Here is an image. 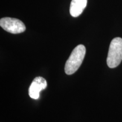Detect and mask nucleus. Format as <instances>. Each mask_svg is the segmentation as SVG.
I'll list each match as a JSON object with an SVG mask.
<instances>
[{"instance_id": "nucleus-1", "label": "nucleus", "mask_w": 122, "mask_h": 122, "mask_svg": "<svg viewBox=\"0 0 122 122\" xmlns=\"http://www.w3.org/2000/svg\"><path fill=\"white\" fill-rule=\"evenodd\" d=\"M86 49L83 45H79L72 50L66 61L65 71L67 75H72L79 69L85 57Z\"/></svg>"}, {"instance_id": "nucleus-2", "label": "nucleus", "mask_w": 122, "mask_h": 122, "mask_svg": "<svg viewBox=\"0 0 122 122\" xmlns=\"http://www.w3.org/2000/svg\"><path fill=\"white\" fill-rule=\"evenodd\" d=\"M122 61V39L115 37L111 41L107 58L109 67L114 68L120 65Z\"/></svg>"}, {"instance_id": "nucleus-3", "label": "nucleus", "mask_w": 122, "mask_h": 122, "mask_svg": "<svg viewBox=\"0 0 122 122\" xmlns=\"http://www.w3.org/2000/svg\"><path fill=\"white\" fill-rule=\"evenodd\" d=\"M0 25L6 31L13 34L23 32L25 30L24 24L16 18L5 17L0 20Z\"/></svg>"}, {"instance_id": "nucleus-4", "label": "nucleus", "mask_w": 122, "mask_h": 122, "mask_svg": "<svg viewBox=\"0 0 122 122\" xmlns=\"http://www.w3.org/2000/svg\"><path fill=\"white\" fill-rule=\"evenodd\" d=\"M47 86V81L41 76L34 79L28 90V94L31 98L37 100L40 97V93L42 90L45 89Z\"/></svg>"}, {"instance_id": "nucleus-5", "label": "nucleus", "mask_w": 122, "mask_h": 122, "mask_svg": "<svg viewBox=\"0 0 122 122\" xmlns=\"http://www.w3.org/2000/svg\"><path fill=\"white\" fill-rule=\"evenodd\" d=\"M87 5V0H72L70 7V13L73 17H77L83 13Z\"/></svg>"}]
</instances>
